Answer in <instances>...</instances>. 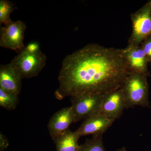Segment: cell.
Masks as SVG:
<instances>
[{
	"label": "cell",
	"mask_w": 151,
	"mask_h": 151,
	"mask_svg": "<svg viewBox=\"0 0 151 151\" xmlns=\"http://www.w3.org/2000/svg\"><path fill=\"white\" fill-rule=\"evenodd\" d=\"M130 72L122 49L87 45L63 60L55 97L62 100L85 93L104 95L121 88Z\"/></svg>",
	"instance_id": "cell-1"
},
{
	"label": "cell",
	"mask_w": 151,
	"mask_h": 151,
	"mask_svg": "<svg viewBox=\"0 0 151 151\" xmlns=\"http://www.w3.org/2000/svg\"><path fill=\"white\" fill-rule=\"evenodd\" d=\"M147 76L131 72L126 77L121 87L125 99L126 109L135 106H150Z\"/></svg>",
	"instance_id": "cell-2"
},
{
	"label": "cell",
	"mask_w": 151,
	"mask_h": 151,
	"mask_svg": "<svg viewBox=\"0 0 151 151\" xmlns=\"http://www.w3.org/2000/svg\"><path fill=\"white\" fill-rule=\"evenodd\" d=\"M46 56L41 50L31 52L24 49L10 63L22 78H29L38 75L46 65Z\"/></svg>",
	"instance_id": "cell-3"
},
{
	"label": "cell",
	"mask_w": 151,
	"mask_h": 151,
	"mask_svg": "<svg viewBox=\"0 0 151 151\" xmlns=\"http://www.w3.org/2000/svg\"><path fill=\"white\" fill-rule=\"evenodd\" d=\"M132 31L129 44L140 45L151 35V1L131 15Z\"/></svg>",
	"instance_id": "cell-4"
},
{
	"label": "cell",
	"mask_w": 151,
	"mask_h": 151,
	"mask_svg": "<svg viewBox=\"0 0 151 151\" xmlns=\"http://www.w3.org/2000/svg\"><path fill=\"white\" fill-rule=\"evenodd\" d=\"M26 25L21 20L12 21L1 28L0 46L20 52L25 47L24 44Z\"/></svg>",
	"instance_id": "cell-5"
},
{
	"label": "cell",
	"mask_w": 151,
	"mask_h": 151,
	"mask_svg": "<svg viewBox=\"0 0 151 151\" xmlns=\"http://www.w3.org/2000/svg\"><path fill=\"white\" fill-rule=\"evenodd\" d=\"M103 95L85 93L71 97V108L75 123L98 113Z\"/></svg>",
	"instance_id": "cell-6"
},
{
	"label": "cell",
	"mask_w": 151,
	"mask_h": 151,
	"mask_svg": "<svg viewBox=\"0 0 151 151\" xmlns=\"http://www.w3.org/2000/svg\"><path fill=\"white\" fill-rule=\"evenodd\" d=\"M125 109V99L120 88L103 95L99 113L115 121L122 116Z\"/></svg>",
	"instance_id": "cell-7"
},
{
	"label": "cell",
	"mask_w": 151,
	"mask_h": 151,
	"mask_svg": "<svg viewBox=\"0 0 151 151\" xmlns=\"http://www.w3.org/2000/svg\"><path fill=\"white\" fill-rule=\"evenodd\" d=\"M114 122L98 112L84 119L76 132L80 137L87 135H103Z\"/></svg>",
	"instance_id": "cell-8"
},
{
	"label": "cell",
	"mask_w": 151,
	"mask_h": 151,
	"mask_svg": "<svg viewBox=\"0 0 151 151\" xmlns=\"http://www.w3.org/2000/svg\"><path fill=\"white\" fill-rule=\"evenodd\" d=\"M122 51L130 72L148 76L149 60L140 45L129 44L126 48L122 49Z\"/></svg>",
	"instance_id": "cell-9"
},
{
	"label": "cell",
	"mask_w": 151,
	"mask_h": 151,
	"mask_svg": "<svg viewBox=\"0 0 151 151\" xmlns=\"http://www.w3.org/2000/svg\"><path fill=\"white\" fill-rule=\"evenodd\" d=\"M73 123H75V118L70 107L62 108L54 113L47 125L52 140L68 130Z\"/></svg>",
	"instance_id": "cell-10"
},
{
	"label": "cell",
	"mask_w": 151,
	"mask_h": 151,
	"mask_svg": "<svg viewBox=\"0 0 151 151\" xmlns=\"http://www.w3.org/2000/svg\"><path fill=\"white\" fill-rule=\"evenodd\" d=\"M20 74L10 63L0 66V88L19 95L22 88Z\"/></svg>",
	"instance_id": "cell-11"
},
{
	"label": "cell",
	"mask_w": 151,
	"mask_h": 151,
	"mask_svg": "<svg viewBox=\"0 0 151 151\" xmlns=\"http://www.w3.org/2000/svg\"><path fill=\"white\" fill-rule=\"evenodd\" d=\"M79 138L76 131L72 132L68 129L54 140L56 151H79Z\"/></svg>",
	"instance_id": "cell-12"
},
{
	"label": "cell",
	"mask_w": 151,
	"mask_h": 151,
	"mask_svg": "<svg viewBox=\"0 0 151 151\" xmlns=\"http://www.w3.org/2000/svg\"><path fill=\"white\" fill-rule=\"evenodd\" d=\"M18 95L0 88V106L8 111L14 110L18 103Z\"/></svg>",
	"instance_id": "cell-13"
},
{
	"label": "cell",
	"mask_w": 151,
	"mask_h": 151,
	"mask_svg": "<svg viewBox=\"0 0 151 151\" xmlns=\"http://www.w3.org/2000/svg\"><path fill=\"white\" fill-rule=\"evenodd\" d=\"M80 151H105L103 135L86 139L84 144L80 145Z\"/></svg>",
	"instance_id": "cell-14"
},
{
	"label": "cell",
	"mask_w": 151,
	"mask_h": 151,
	"mask_svg": "<svg viewBox=\"0 0 151 151\" xmlns=\"http://www.w3.org/2000/svg\"><path fill=\"white\" fill-rule=\"evenodd\" d=\"M14 4L8 0L0 1V24L7 25L12 21L10 15L15 9Z\"/></svg>",
	"instance_id": "cell-15"
},
{
	"label": "cell",
	"mask_w": 151,
	"mask_h": 151,
	"mask_svg": "<svg viewBox=\"0 0 151 151\" xmlns=\"http://www.w3.org/2000/svg\"><path fill=\"white\" fill-rule=\"evenodd\" d=\"M141 47L148 59L149 62L151 63V35L143 42Z\"/></svg>",
	"instance_id": "cell-16"
},
{
	"label": "cell",
	"mask_w": 151,
	"mask_h": 151,
	"mask_svg": "<svg viewBox=\"0 0 151 151\" xmlns=\"http://www.w3.org/2000/svg\"><path fill=\"white\" fill-rule=\"evenodd\" d=\"M9 146L8 139L2 133H0V151H4Z\"/></svg>",
	"instance_id": "cell-17"
},
{
	"label": "cell",
	"mask_w": 151,
	"mask_h": 151,
	"mask_svg": "<svg viewBox=\"0 0 151 151\" xmlns=\"http://www.w3.org/2000/svg\"><path fill=\"white\" fill-rule=\"evenodd\" d=\"M25 49L31 52H36L40 50L39 44L37 42H31L29 43L25 46Z\"/></svg>",
	"instance_id": "cell-18"
},
{
	"label": "cell",
	"mask_w": 151,
	"mask_h": 151,
	"mask_svg": "<svg viewBox=\"0 0 151 151\" xmlns=\"http://www.w3.org/2000/svg\"><path fill=\"white\" fill-rule=\"evenodd\" d=\"M116 151H127L126 150V148L124 147H122L121 148L118 149V150Z\"/></svg>",
	"instance_id": "cell-19"
},
{
	"label": "cell",
	"mask_w": 151,
	"mask_h": 151,
	"mask_svg": "<svg viewBox=\"0 0 151 151\" xmlns=\"http://www.w3.org/2000/svg\"><path fill=\"white\" fill-rule=\"evenodd\" d=\"M79 151H80V150H79Z\"/></svg>",
	"instance_id": "cell-20"
}]
</instances>
